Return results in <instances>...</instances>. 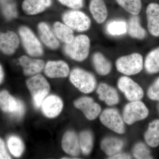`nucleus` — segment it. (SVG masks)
<instances>
[{
	"label": "nucleus",
	"mask_w": 159,
	"mask_h": 159,
	"mask_svg": "<svg viewBox=\"0 0 159 159\" xmlns=\"http://www.w3.org/2000/svg\"><path fill=\"white\" fill-rule=\"evenodd\" d=\"M109 159H130L131 157L129 155L126 153H118L113 156L109 157Z\"/></svg>",
	"instance_id": "37"
},
{
	"label": "nucleus",
	"mask_w": 159,
	"mask_h": 159,
	"mask_svg": "<svg viewBox=\"0 0 159 159\" xmlns=\"http://www.w3.org/2000/svg\"><path fill=\"white\" fill-rule=\"evenodd\" d=\"M145 139L148 145L152 147L159 145V119L149 123L148 130L145 134Z\"/></svg>",
	"instance_id": "26"
},
{
	"label": "nucleus",
	"mask_w": 159,
	"mask_h": 159,
	"mask_svg": "<svg viewBox=\"0 0 159 159\" xmlns=\"http://www.w3.org/2000/svg\"><path fill=\"white\" fill-rule=\"evenodd\" d=\"M61 146L64 151L71 156L77 157L80 152L79 137L73 131H68L64 134Z\"/></svg>",
	"instance_id": "18"
},
{
	"label": "nucleus",
	"mask_w": 159,
	"mask_h": 159,
	"mask_svg": "<svg viewBox=\"0 0 159 159\" xmlns=\"http://www.w3.org/2000/svg\"><path fill=\"white\" fill-rule=\"evenodd\" d=\"M26 84L32 96L34 106L39 108L50 92L48 82L41 74H37L29 78L26 81Z\"/></svg>",
	"instance_id": "2"
},
{
	"label": "nucleus",
	"mask_w": 159,
	"mask_h": 159,
	"mask_svg": "<svg viewBox=\"0 0 159 159\" xmlns=\"http://www.w3.org/2000/svg\"><path fill=\"white\" fill-rule=\"evenodd\" d=\"M19 44V37L15 32L8 31L0 33V50L4 54L7 55L14 54Z\"/></svg>",
	"instance_id": "14"
},
{
	"label": "nucleus",
	"mask_w": 159,
	"mask_h": 159,
	"mask_svg": "<svg viewBox=\"0 0 159 159\" xmlns=\"http://www.w3.org/2000/svg\"><path fill=\"white\" fill-rule=\"evenodd\" d=\"M41 107L44 115L48 118L53 119L61 113L63 107V103L58 96L51 95L44 99Z\"/></svg>",
	"instance_id": "12"
},
{
	"label": "nucleus",
	"mask_w": 159,
	"mask_h": 159,
	"mask_svg": "<svg viewBox=\"0 0 159 159\" xmlns=\"http://www.w3.org/2000/svg\"><path fill=\"white\" fill-rule=\"evenodd\" d=\"M7 145L9 151L16 157H19L22 154L25 149L24 143L18 137L11 136L7 141Z\"/></svg>",
	"instance_id": "30"
},
{
	"label": "nucleus",
	"mask_w": 159,
	"mask_h": 159,
	"mask_svg": "<svg viewBox=\"0 0 159 159\" xmlns=\"http://www.w3.org/2000/svg\"><path fill=\"white\" fill-rule=\"evenodd\" d=\"M133 153L136 159H152L148 147L142 142L135 145L133 149Z\"/></svg>",
	"instance_id": "33"
},
{
	"label": "nucleus",
	"mask_w": 159,
	"mask_h": 159,
	"mask_svg": "<svg viewBox=\"0 0 159 159\" xmlns=\"http://www.w3.org/2000/svg\"><path fill=\"white\" fill-rule=\"evenodd\" d=\"M144 66L147 73L156 74L159 72V47L151 51L145 58Z\"/></svg>",
	"instance_id": "27"
},
{
	"label": "nucleus",
	"mask_w": 159,
	"mask_h": 159,
	"mask_svg": "<svg viewBox=\"0 0 159 159\" xmlns=\"http://www.w3.org/2000/svg\"><path fill=\"white\" fill-rule=\"evenodd\" d=\"M80 150L84 155L91 153L93 146V134L88 130L81 132L79 137Z\"/></svg>",
	"instance_id": "29"
},
{
	"label": "nucleus",
	"mask_w": 159,
	"mask_h": 159,
	"mask_svg": "<svg viewBox=\"0 0 159 159\" xmlns=\"http://www.w3.org/2000/svg\"><path fill=\"white\" fill-rule=\"evenodd\" d=\"M127 23L123 20L111 21L106 26L107 32L113 36H120L127 32Z\"/></svg>",
	"instance_id": "28"
},
{
	"label": "nucleus",
	"mask_w": 159,
	"mask_h": 159,
	"mask_svg": "<svg viewBox=\"0 0 159 159\" xmlns=\"http://www.w3.org/2000/svg\"><path fill=\"white\" fill-rule=\"evenodd\" d=\"M117 84L119 89L130 102L140 100L144 96V91L142 88L127 76L119 78Z\"/></svg>",
	"instance_id": "10"
},
{
	"label": "nucleus",
	"mask_w": 159,
	"mask_h": 159,
	"mask_svg": "<svg viewBox=\"0 0 159 159\" xmlns=\"http://www.w3.org/2000/svg\"><path fill=\"white\" fill-rule=\"evenodd\" d=\"M0 107L4 111L21 118L25 112V106L20 100L11 96L7 91L0 92Z\"/></svg>",
	"instance_id": "9"
},
{
	"label": "nucleus",
	"mask_w": 159,
	"mask_h": 159,
	"mask_svg": "<svg viewBox=\"0 0 159 159\" xmlns=\"http://www.w3.org/2000/svg\"><path fill=\"white\" fill-rule=\"evenodd\" d=\"M63 22L73 31L84 32L90 29L91 21L85 13L78 9L67 11L63 14Z\"/></svg>",
	"instance_id": "6"
},
{
	"label": "nucleus",
	"mask_w": 159,
	"mask_h": 159,
	"mask_svg": "<svg viewBox=\"0 0 159 159\" xmlns=\"http://www.w3.org/2000/svg\"><path fill=\"white\" fill-rule=\"evenodd\" d=\"M44 73L51 78H65L70 74V68L63 61H50L45 65Z\"/></svg>",
	"instance_id": "13"
},
{
	"label": "nucleus",
	"mask_w": 159,
	"mask_h": 159,
	"mask_svg": "<svg viewBox=\"0 0 159 159\" xmlns=\"http://www.w3.org/2000/svg\"><path fill=\"white\" fill-rule=\"evenodd\" d=\"M127 25V32L131 37L140 40L146 37V31L141 25L140 18L138 16L133 15Z\"/></svg>",
	"instance_id": "24"
},
{
	"label": "nucleus",
	"mask_w": 159,
	"mask_h": 159,
	"mask_svg": "<svg viewBox=\"0 0 159 159\" xmlns=\"http://www.w3.org/2000/svg\"><path fill=\"white\" fill-rule=\"evenodd\" d=\"M51 4L52 0H25L22 9L26 14L35 15L44 11Z\"/></svg>",
	"instance_id": "20"
},
{
	"label": "nucleus",
	"mask_w": 159,
	"mask_h": 159,
	"mask_svg": "<svg viewBox=\"0 0 159 159\" xmlns=\"http://www.w3.org/2000/svg\"><path fill=\"white\" fill-rule=\"evenodd\" d=\"M99 118L101 123L111 130L119 134L125 133L124 120L116 109H105L102 112Z\"/></svg>",
	"instance_id": "8"
},
{
	"label": "nucleus",
	"mask_w": 159,
	"mask_h": 159,
	"mask_svg": "<svg viewBox=\"0 0 159 159\" xmlns=\"http://www.w3.org/2000/svg\"><path fill=\"white\" fill-rule=\"evenodd\" d=\"M74 105L82 111L87 119L90 120L97 119L101 112L100 106L90 97H80L75 101Z\"/></svg>",
	"instance_id": "11"
},
{
	"label": "nucleus",
	"mask_w": 159,
	"mask_h": 159,
	"mask_svg": "<svg viewBox=\"0 0 159 159\" xmlns=\"http://www.w3.org/2000/svg\"><path fill=\"white\" fill-rule=\"evenodd\" d=\"M119 6L133 15H138L141 11V0H116Z\"/></svg>",
	"instance_id": "31"
},
{
	"label": "nucleus",
	"mask_w": 159,
	"mask_h": 159,
	"mask_svg": "<svg viewBox=\"0 0 159 159\" xmlns=\"http://www.w3.org/2000/svg\"><path fill=\"white\" fill-rule=\"evenodd\" d=\"M38 30L40 38L46 47L54 50L59 48V40L47 23L41 22L39 23L38 25Z\"/></svg>",
	"instance_id": "16"
},
{
	"label": "nucleus",
	"mask_w": 159,
	"mask_h": 159,
	"mask_svg": "<svg viewBox=\"0 0 159 159\" xmlns=\"http://www.w3.org/2000/svg\"><path fill=\"white\" fill-rule=\"evenodd\" d=\"M19 34L26 53L32 57H39L43 54L41 43L30 28L21 26L19 29Z\"/></svg>",
	"instance_id": "5"
},
{
	"label": "nucleus",
	"mask_w": 159,
	"mask_h": 159,
	"mask_svg": "<svg viewBox=\"0 0 159 159\" xmlns=\"http://www.w3.org/2000/svg\"><path fill=\"white\" fill-rule=\"evenodd\" d=\"M149 111L145 104L140 100L131 101L126 104L123 111L124 122L130 125L147 118Z\"/></svg>",
	"instance_id": "7"
},
{
	"label": "nucleus",
	"mask_w": 159,
	"mask_h": 159,
	"mask_svg": "<svg viewBox=\"0 0 159 159\" xmlns=\"http://www.w3.org/2000/svg\"><path fill=\"white\" fill-rule=\"evenodd\" d=\"M4 78V72H3L2 68L0 65V84L2 82Z\"/></svg>",
	"instance_id": "38"
},
{
	"label": "nucleus",
	"mask_w": 159,
	"mask_h": 159,
	"mask_svg": "<svg viewBox=\"0 0 159 159\" xmlns=\"http://www.w3.org/2000/svg\"><path fill=\"white\" fill-rule=\"evenodd\" d=\"M53 30L57 39L65 44L72 42L75 37L74 31L64 23H54Z\"/></svg>",
	"instance_id": "23"
},
{
	"label": "nucleus",
	"mask_w": 159,
	"mask_h": 159,
	"mask_svg": "<svg viewBox=\"0 0 159 159\" xmlns=\"http://www.w3.org/2000/svg\"><path fill=\"white\" fill-rule=\"evenodd\" d=\"M124 145L121 139L116 137H107L102 140L100 145L101 149L109 157L119 153Z\"/></svg>",
	"instance_id": "21"
},
{
	"label": "nucleus",
	"mask_w": 159,
	"mask_h": 159,
	"mask_svg": "<svg viewBox=\"0 0 159 159\" xmlns=\"http://www.w3.org/2000/svg\"><path fill=\"white\" fill-rule=\"evenodd\" d=\"M147 95L152 100L159 101V77L148 89Z\"/></svg>",
	"instance_id": "34"
},
{
	"label": "nucleus",
	"mask_w": 159,
	"mask_h": 159,
	"mask_svg": "<svg viewBox=\"0 0 159 159\" xmlns=\"http://www.w3.org/2000/svg\"><path fill=\"white\" fill-rule=\"evenodd\" d=\"M90 48L89 38L85 34H80L74 37L72 42L65 44L64 51L71 59L77 61H82L88 57Z\"/></svg>",
	"instance_id": "1"
},
{
	"label": "nucleus",
	"mask_w": 159,
	"mask_h": 159,
	"mask_svg": "<svg viewBox=\"0 0 159 159\" xmlns=\"http://www.w3.org/2000/svg\"><path fill=\"white\" fill-rule=\"evenodd\" d=\"M70 80L76 88L84 93H92L97 85V80L94 75L79 68H76L71 71Z\"/></svg>",
	"instance_id": "3"
},
{
	"label": "nucleus",
	"mask_w": 159,
	"mask_h": 159,
	"mask_svg": "<svg viewBox=\"0 0 159 159\" xmlns=\"http://www.w3.org/2000/svg\"><path fill=\"white\" fill-rule=\"evenodd\" d=\"M19 62L23 68L24 74L26 76L39 74L44 68L45 62L43 60L32 58L26 55L21 56Z\"/></svg>",
	"instance_id": "15"
},
{
	"label": "nucleus",
	"mask_w": 159,
	"mask_h": 159,
	"mask_svg": "<svg viewBox=\"0 0 159 159\" xmlns=\"http://www.w3.org/2000/svg\"><path fill=\"white\" fill-rule=\"evenodd\" d=\"M89 10L94 19L98 24L104 22L108 16V11L103 0H91Z\"/></svg>",
	"instance_id": "22"
},
{
	"label": "nucleus",
	"mask_w": 159,
	"mask_h": 159,
	"mask_svg": "<svg viewBox=\"0 0 159 159\" xmlns=\"http://www.w3.org/2000/svg\"><path fill=\"white\" fill-rule=\"evenodd\" d=\"M62 4L73 9H79L84 6V0H58Z\"/></svg>",
	"instance_id": "35"
},
{
	"label": "nucleus",
	"mask_w": 159,
	"mask_h": 159,
	"mask_svg": "<svg viewBox=\"0 0 159 159\" xmlns=\"http://www.w3.org/2000/svg\"><path fill=\"white\" fill-rule=\"evenodd\" d=\"M11 159L6 150L4 141L0 139V159Z\"/></svg>",
	"instance_id": "36"
},
{
	"label": "nucleus",
	"mask_w": 159,
	"mask_h": 159,
	"mask_svg": "<svg viewBox=\"0 0 159 159\" xmlns=\"http://www.w3.org/2000/svg\"><path fill=\"white\" fill-rule=\"evenodd\" d=\"M147 28L150 34L159 37V5L152 3L147 6L146 11Z\"/></svg>",
	"instance_id": "17"
},
{
	"label": "nucleus",
	"mask_w": 159,
	"mask_h": 159,
	"mask_svg": "<svg viewBox=\"0 0 159 159\" xmlns=\"http://www.w3.org/2000/svg\"><path fill=\"white\" fill-rule=\"evenodd\" d=\"M97 93L99 99L104 101L107 105H116L119 102V94L116 90L107 84H100L97 88Z\"/></svg>",
	"instance_id": "19"
},
{
	"label": "nucleus",
	"mask_w": 159,
	"mask_h": 159,
	"mask_svg": "<svg viewBox=\"0 0 159 159\" xmlns=\"http://www.w3.org/2000/svg\"><path fill=\"white\" fill-rule=\"evenodd\" d=\"M0 6L3 15L7 20L17 17V10L14 0H0Z\"/></svg>",
	"instance_id": "32"
},
{
	"label": "nucleus",
	"mask_w": 159,
	"mask_h": 159,
	"mask_svg": "<svg viewBox=\"0 0 159 159\" xmlns=\"http://www.w3.org/2000/svg\"><path fill=\"white\" fill-rule=\"evenodd\" d=\"M93 63L97 73L101 76H106L110 73L111 64L100 52H96L93 56Z\"/></svg>",
	"instance_id": "25"
},
{
	"label": "nucleus",
	"mask_w": 159,
	"mask_h": 159,
	"mask_svg": "<svg viewBox=\"0 0 159 159\" xmlns=\"http://www.w3.org/2000/svg\"><path fill=\"white\" fill-rule=\"evenodd\" d=\"M143 57L138 53L120 57L116 62L117 70L126 76L139 74L143 69Z\"/></svg>",
	"instance_id": "4"
}]
</instances>
